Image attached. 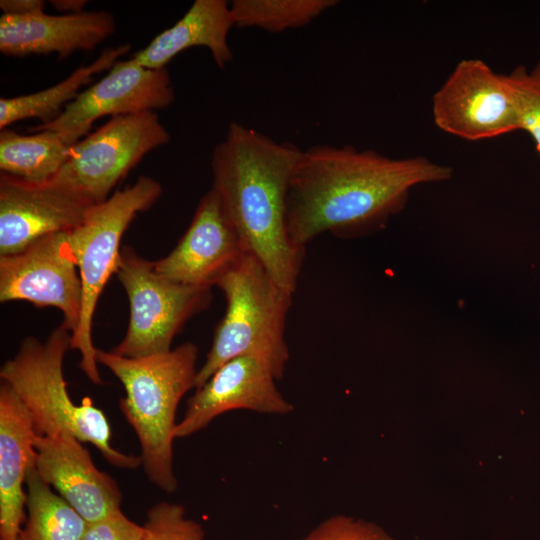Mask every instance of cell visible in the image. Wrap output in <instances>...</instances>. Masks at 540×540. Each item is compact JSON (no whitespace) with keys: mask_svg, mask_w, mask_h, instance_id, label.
<instances>
[{"mask_svg":"<svg viewBox=\"0 0 540 540\" xmlns=\"http://www.w3.org/2000/svg\"><path fill=\"white\" fill-rule=\"evenodd\" d=\"M451 167L424 156L392 158L352 145L302 149L287 197V226L301 247L323 233L353 239L384 229L417 185L452 178Z\"/></svg>","mask_w":540,"mask_h":540,"instance_id":"cell-1","label":"cell"},{"mask_svg":"<svg viewBox=\"0 0 540 540\" xmlns=\"http://www.w3.org/2000/svg\"><path fill=\"white\" fill-rule=\"evenodd\" d=\"M131 49L129 43L107 48L90 64L75 69L68 77L44 90L0 99V129L20 120L39 119L47 124L55 120L93 76L109 70Z\"/></svg>","mask_w":540,"mask_h":540,"instance_id":"cell-19","label":"cell"},{"mask_svg":"<svg viewBox=\"0 0 540 540\" xmlns=\"http://www.w3.org/2000/svg\"><path fill=\"white\" fill-rule=\"evenodd\" d=\"M162 194L161 184L152 177L140 176L133 185L115 191L107 200L94 205L84 221L67 232V242L82 282V310L77 329L72 333L71 349L81 355L80 369L94 384H102L96 347L92 340L97 302L116 273L122 236L136 215L148 210Z\"/></svg>","mask_w":540,"mask_h":540,"instance_id":"cell-6","label":"cell"},{"mask_svg":"<svg viewBox=\"0 0 540 540\" xmlns=\"http://www.w3.org/2000/svg\"><path fill=\"white\" fill-rule=\"evenodd\" d=\"M82 282L67 242V232L44 236L22 251L0 256V302L27 301L53 306L62 325L77 329L82 310Z\"/></svg>","mask_w":540,"mask_h":540,"instance_id":"cell-12","label":"cell"},{"mask_svg":"<svg viewBox=\"0 0 540 540\" xmlns=\"http://www.w3.org/2000/svg\"><path fill=\"white\" fill-rule=\"evenodd\" d=\"M34 447L40 477L88 524L121 510L117 482L95 466L79 439L68 433L37 435Z\"/></svg>","mask_w":540,"mask_h":540,"instance_id":"cell-15","label":"cell"},{"mask_svg":"<svg viewBox=\"0 0 540 540\" xmlns=\"http://www.w3.org/2000/svg\"><path fill=\"white\" fill-rule=\"evenodd\" d=\"M96 203L70 182L54 176L33 182L0 173V256L79 226Z\"/></svg>","mask_w":540,"mask_h":540,"instance_id":"cell-11","label":"cell"},{"mask_svg":"<svg viewBox=\"0 0 540 540\" xmlns=\"http://www.w3.org/2000/svg\"><path fill=\"white\" fill-rule=\"evenodd\" d=\"M302 149L238 122L229 124L210 161L212 186L246 249L295 293L305 247L290 237L287 197Z\"/></svg>","mask_w":540,"mask_h":540,"instance_id":"cell-2","label":"cell"},{"mask_svg":"<svg viewBox=\"0 0 540 540\" xmlns=\"http://www.w3.org/2000/svg\"><path fill=\"white\" fill-rule=\"evenodd\" d=\"M42 0H1L0 9L3 15L28 16L44 12Z\"/></svg>","mask_w":540,"mask_h":540,"instance_id":"cell-27","label":"cell"},{"mask_svg":"<svg viewBox=\"0 0 540 540\" xmlns=\"http://www.w3.org/2000/svg\"><path fill=\"white\" fill-rule=\"evenodd\" d=\"M198 347L185 342L168 352L128 358L96 349V361L123 384L120 409L140 443L148 479L165 492L177 488L173 441L176 411L183 396L195 386Z\"/></svg>","mask_w":540,"mask_h":540,"instance_id":"cell-3","label":"cell"},{"mask_svg":"<svg viewBox=\"0 0 540 540\" xmlns=\"http://www.w3.org/2000/svg\"><path fill=\"white\" fill-rule=\"evenodd\" d=\"M51 6L61 14H77L84 10L86 0H51Z\"/></svg>","mask_w":540,"mask_h":540,"instance_id":"cell-28","label":"cell"},{"mask_svg":"<svg viewBox=\"0 0 540 540\" xmlns=\"http://www.w3.org/2000/svg\"><path fill=\"white\" fill-rule=\"evenodd\" d=\"M277 379L261 361L239 356L224 363L188 399L175 438H184L207 427L219 415L232 410L286 415L294 410L276 386Z\"/></svg>","mask_w":540,"mask_h":540,"instance_id":"cell-14","label":"cell"},{"mask_svg":"<svg viewBox=\"0 0 540 540\" xmlns=\"http://www.w3.org/2000/svg\"><path fill=\"white\" fill-rule=\"evenodd\" d=\"M174 100L175 91L166 68H146L132 58L118 60L106 76L80 92L55 120L30 131L52 130L74 145L88 135L92 124L101 117L155 112Z\"/></svg>","mask_w":540,"mask_h":540,"instance_id":"cell-10","label":"cell"},{"mask_svg":"<svg viewBox=\"0 0 540 540\" xmlns=\"http://www.w3.org/2000/svg\"><path fill=\"white\" fill-rule=\"evenodd\" d=\"M143 526L130 520L121 510L90 523L82 540H141Z\"/></svg>","mask_w":540,"mask_h":540,"instance_id":"cell-26","label":"cell"},{"mask_svg":"<svg viewBox=\"0 0 540 540\" xmlns=\"http://www.w3.org/2000/svg\"><path fill=\"white\" fill-rule=\"evenodd\" d=\"M72 146L59 133L48 129L29 135L1 129V172L27 181L49 180L66 163Z\"/></svg>","mask_w":540,"mask_h":540,"instance_id":"cell-20","label":"cell"},{"mask_svg":"<svg viewBox=\"0 0 540 540\" xmlns=\"http://www.w3.org/2000/svg\"><path fill=\"white\" fill-rule=\"evenodd\" d=\"M37 432L12 388L0 386V540H18L25 520L26 479L35 465Z\"/></svg>","mask_w":540,"mask_h":540,"instance_id":"cell-17","label":"cell"},{"mask_svg":"<svg viewBox=\"0 0 540 540\" xmlns=\"http://www.w3.org/2000/svg\"><path fill=\"white\" fill-rule=\"evenodd\" d=\"M233 27L230 2L195 0L174 25L155 36L131 58L143 67L163 69L186 49L205 47L210 51L216 65L223 69L233 60V52L228 42V35Z\"/></svg>","mask_w":540,"mask_h":540,"instance_id":"cell-18","label":"cell"},{"mask_svg":"<svg viewBox=\"0 0 540 540\" xmlns=\"http://www.w3.org/2000/svg\"><path fill=\"white\" fill-rule=\"evenodd\" d=\"M200 523L186 517L185 508L178 503L161 501L147 512L141 540H204Z\"/></svg>","mask_w":540,"mask_h":540,"instance_id":"cell-24","label":"cell"},{"mask_svg":"<svg viewBox=\"0 0 540 540\" xmlns=\"http://www.w3.org/2000/svg\"><path fill=\"white\" fill-rule=\"evenodd\" d=\"M432 117L439 129L467 141L520 130L505 74L481 59L457 63L432 97Z\"/></svg>","mask_w":540,"mask_h":540,"instance_id":"cell-9","label":"cell"},{"mask_svg":"<svg viewBox=\"0 0 540 540\" xmlns=\"http://www.w3.org/2000/svg\"><path fill=\"white\" fill-rule=\"evenodd\" d=\"M27 518L18 540H82L88 523L32 466L26 479Z\"/></svg>","mask_w":540,"mask_h":540,"instance_id":"cell-21","label":"cell"},{"mask_svg":"<svg viewBox=\"0 0 540 540\" xmlns=\"http://www.w3.org/2000/svg\"><path fill=\"white\" fill-rule=\"evenodd\" d=\"M116 29L108 11L28 16L1 15L0 52L8 56L56 53L59 59L95 49Z\"/></svg>","mask_w":540,"mask_h":540,"instance_id":"cell-16","label":"cell"},{"mask_svg":"<svg viewBox=\"0 0 540 540\" xmlns=\"http://www.w3.org/2000/svg\"><path fill=\"white\" fill-rule=\"evenodd\" d=\"M117 277L130 307L129 323L121 342L111 351L142 358L170 351L175 336L213 299L211 288L169 280L158 274L154 262L125 246L121 249Z\"/></svg>","mask_w":540,"mask_h":540,"instance_id":"cell-7","label":"cell"},{"mask_svg":"<svg viewBox=\"0 0 540 540\" xmlns=\"http://www.w3.org/2000/svg\"><path fill=\"white\" fill-rule=\"evenodd\" d=\"M217 287L224 294L226 310L197 371L194 388L203 386L224 363L239 356L261 361L277 380L282 379L290 357L285 331L294 294L281 287L251 253Z\"/></svg>","mask_w":540,"mask_h":540,"instance_id":"cell-5","label":"cell"},{"mask_svg":"<svg viewBox=\"0 0 540 540\" xmlns=\"http://www.w3.org/2000/svg\"><path fill=\"white\" fill-rule=\"evenodd\" d=\"M169 140L155 112L113 116L71 147L56 176L99 204L146 154Z\"/></svg>","mask_w":540,"mask_h":540,"instance_id":"cell-8","label":"cell"},{"mask_svg":"<svg viewBox=\"0 0 540 540\" xmlns=\"http://www.w3.org/2000/svg\"><path fill=\"white\" fill-rule=\"evenodd\" d=\"M249 253L217 193L200 199L190 225L174 249L154 261L161 276L196 287L217 284Z\"/></svg>","mask_w":540,"mask_h":540,"instance_id":"cell-13","label":"cell"},{"mask_svg":"<svg viewBox=\"0 0 540 540\" xmlns=\"http://www.w3.org/2000/svg\"><path fill=\"white\" fill-rule=\"evenodd\" d=\"M298 540H398L374 522L337 514L319 522Z\"/></svg>","mask_w":540,"mask_h":540,"instance_id":"cell-25","label":"cell"},{"mask_svg":"<svg viewBox=\"0 0 540 540\" xmlns=\"http://www.w3.org/2000/svg\"><path fill=\"white\" fill-rule=\"evenodd\" d=\"M337 4L336 0H233L230 10L234 27L280 33L307 26Z\"/></svg>","mask_w":540,"mask_h":540,"instance_id":"cell-22","label":"cell"},{"mask_svg":"<svg viewBox=\"0 0 540 540\" xmlns=\"http://www.w3.org/2000/svg\"><path fill=\"white\" fill-rule=\"evenodd\" d=\"M505 76L514 99L519 129L531 135L540 153V61L531 70L519 65Z\"/></svg>","mask_w":540,"mask_h":540,"instance_id":"cell-23","label":"cell"},{"mask_svg":"<svg viewBox=\"0 0 540 540\" xmlns=\"http://www.w3.org/2000/svg\"><path fill=\"white\" fill-rule=\"evenodd\" d=\"M72 333L60 325L42 342L28 336L15 356L0 369L27 409L38 435L68 433L96 447L113 466L136 469L140 456L118 451L111 445V428L104 412L89 397L78 405L71 399L63 374L64 357L71 349Z\"/></svg>","mask_w":540,"mask_h":540,"instance_id":"cell-4","label":"cell"}]
</instances>
